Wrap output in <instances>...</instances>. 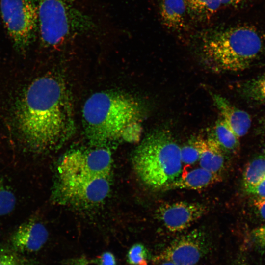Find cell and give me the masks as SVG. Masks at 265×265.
<instances>
[{"label": "cell", "mask_w": 265, "mask_h": 265, "mask_svg": "<svg viewBox=\"0 0 265 265\" xmlns=\"http://www.w3.org/2000/svg\"><path fill=\"white\" fill-rule=\"evenodd\" d=\"M12 109L16 134L32 153L59 148L75 132L71 93L63 80L54 75L34 79L17 96Z\"/></svg>", "instance_id": "1"}, {"label": "cell", "mask_w": 265, "mask_h": 265, "mask_svg": "<svg viewBox=\"0 0 265 265\" xmlns=\"http://www.w3.org/2000/svg\"><path fill=\"white\" fill-rule=\"evenodd\" d=\"M82 115L88 141L94 147H107L139 141L145 108L132 95L119 91H103L87 98Z\"/></svg>", "instance_id": "2"}, {"label": "cell", "mask_w": 265, "mask_h": 265, "mask_svg": "<svg viewBox=\"0 0 265 265\" xmlns=\"http://www.w3.org/2000/svg\"><path fill=\"white\" fill-rule=\"evenodd\" d=\"M101 0H38L42 45L57 49L83 36L116 31Z\"/></svg>", "instance_id": "3"}, {"label": "cell", "mask_w": 265, "mask_h": 265, "mask_svg": "<svg viewBox=\"0 0 265 265\" xmlns=\"http://www.w3.org/2000/svg\"><path fill=\"white\" fill-rule=\"evenodd\" d=\"M75 149L66 153L57 168L55 196L74 206L88 207L108 196L113 160L107 147Z\"/></svg>", "instance_id": "4"}, {"label": "cell", "mask_w": 265, "mask_h": 265, "mask_svg": "<svg viewBox=\"0 0 265 265\" xmlns=\"http://www.w3.org/2000/svg\"><path fill=\"white\" fill-rule=\"evenodd\" d=\"M264 41L251 26L239 25L212 32L201 43L202 59L215 72H238L249 67L263 50Z\"/></svg>", "instance_id": "5"}, {"label": "cell", "mask_w": 265, "mask_h": 265, "mask_svg": "<svg viewBox=\"0 0 265 265\" xmlns=\"http://www.w3.org/2000/svg\"><path fill=\"white\" fill-rule=\"evenodd\" d=\"M132 164L138 178L153 190H163L179 177L181 147L168 130H154L134 152Z\"/></svg>", "instance_id": "6"}, {"label": "cell", "mask_w": 265, "mask_h": 265, "mask_svg": "<svg viewBox=\"0 0 265 265\" xmlns=\"http://www.w3.org/2000/svg\"><path fill=\"white\" fill-rule=\"evenodd\" d=\"M1 16L16 50L25 53L38 31L37 4L33 0H1Z\"/></svg>", "instance_id": "7"}, {"label": "cell", "mask_w": 265, "mask_h": 265, "mask_svg": "<svg viewBox=\"0 0 265 265\" xmlns=\"http://www.w3.org/2000/svg\"><path fill=\"white\" fill-rule=\"evenodd\" d=\"M210 248L206 234L194 230L174 240L154 257L153 262L156 264L170 261L177 265H196L208 254Z\"/></svg>", "instance_id": "8"}, {"label": "cell", "mask_w": 265, "mask_h": 265, "mask_svg": "<svg viewBox=\"0 0 265 265\" xmlns=\"http://www.w3.org/2000/svg\"><path fill=\"white\" fill-rule=\"evenodd\" d=\"M207 207L197 202L177 201L164 203L157 210L156 216L169 231L181 232L204 216Z\"/></svg>", "instance_id": "9"}, {"label": "cell", "mask_w": 265, "mask_h": 265, "mask_svg": "<svg viewBox=\"0 0 265 265\" xmlns=\"http://www.w3.org/2000/svg\"><path fill=\"white\" fill-rule=\"evenodd\" d=\"M48 238L45 225L35 217H31L16 229L10 237V243L16 251L33 253L42 248Z\"/></svg>", "instance_id": "10"}, {"label": "cell", "mask_w": 265, "mask_h": 265, "mask_svg": "<svg viewBox=\"0 0 265 265\" xmlns=\"http://www.w3.org/2000/svg\"><path fill=\"white\" fill-rule=\"evenodd\" d=\"M212 98L215 106L220 112L221 118L230 129L238 138L245 135L251 124L249 114L236 107L220 95L213 94Z\"/></svg>", "instance_id": "11"}, {"label": "cell", "mask_w": 265, "mask_h": 265, "mask_svg": "<svg viewBox=\"0 0 265 265\" xmlns=\"http://www.w3.org/2000/svg\"><path fill=\"white\" fill-rule=\"evenodd\" d=\"M199 154L200 167L211 172L220 174L224 164L223 150L213 138H200L193 141Z\"/></svg>", "instance_id": "12"}, {"label": "cell", "mask_w": 265, "mask_h": 265, "mask_svg": "<svg viewBox=\"0 0 265 265\" xmlns=\"http://www.w3.org/2000/svg\"><path fill=\"white\" fill-rule=\"evenodd\" d=\"M220 180V174L213 173L200 167L190 170L183 177H179L169 184L164 190L183 189L200 190Z\"/></svg>", "instance_id": "13"}, {"label": "cell", "mask_w": 265, "mask_h": 265, "mask_svg": "<svg viewBox=\"0 0 265 265\" xmlns=\"http://www.w3.org/2000/svg\"><path fill=\"white\" fill-rule=\"evenodd\" d=\"M159 12L164 26L172 31H181L186 26L187 15L184 0H160Z\"/></svg>", "instance_id": "14"}, {"label": "cell", "mask_w": 265, "mask_h": 265, "mask_svg": "<svg viewBox=\"0 0 265 265\" xmlns=\"http://www.w3.org/2000/svg\"><path fill=\"white\" fill-rule=\"evenodd\" d=\"M187 15L199 22L210 19L221 6L219 0H184Z\"/></svg>", "instance_id": "15"}, {"label": "cell", "mask_w": 265, "mask_h": 265, "mask_svg": "<svg viewBox=\"0 0 265 265\" xmlns=\"http://www.w3.org/2000/svg\"><path fill=\"white\" fill-rule=\"evenodd\" d=\"M265 177V155L253 159L246 166L243 174L242 184L248 193Z\"/></svg>", "instance_id": "16"}, {"label": "cell", "mask_w": 265, "mask_h": 265, "mask_svg": "<svg viewBox=\"0 0 265 265\" xmlns=\"http://www.w3.org/2000/svg\"><path fill=\"white\" fill-rule=\"evenodd\" d=\"M214 139L224 150L235 152L238 149V137L230 129L222 118L218 119L214 127Z\"/></svg>", "instance_id": "17"}, {"label": "cell", "mask_w": 265, "mask_h": 265, "mask_svg": "<svg viewBox=\"0 0 265 265\" xmlns=\"http://www.w3.org/2000/svg\"><path fill=\"white\" fill-rule=\"evenodd\" d=\"M241 93L248 100L265 103V74L243 83L241 86Z\"/></svg>", "instance_id": "18"}, {"label": "cell", "mask_w": 265, "mask_h": 265, "mask_svg": "<svg viewBox=\"0 0 265 265\" xmlns=\"http://www.w3.org/2000/svg\"><path fill=\"white\" fill-rule=\"evenodd\" d=\"M16 204L14 193L0 175V218L11 213Z\"/></svg>", "instance_id": "19"}, {"label": "cell", "mask_w": 265, "mask_h": 265, "mask_svg": "<svg viewBox=\"0 0 265 265\" xmlns=\"http://www.w3.org/2000/svg\"><path fill=\"white\" fill-rule=\"evenodd\" d=\"M149 252L142 244L133 245L129 250L127 259L129 264L132 265H147Z\"/></svg>", "instance_id": "20"}, {"label": "cell", "mask_w": 265, "mask_h": 265, "mask_svg": "<svg viewBox=\"0 0 265 265\" xmlns=\"http://www.w3.org/2000/svg\"><path fill=\"white\" fill-rule=\"evenodd\" d=\"M199 152L193 141L181 147V158L182 163L190 165L199 160Z\"/></svg>", "instance_id": "21"}, {"label": "cell", "mask_w": 265, "mask_h": 265, "mask_svg": "<svg viewBox=\"0 0 265 265\" xmlns=\"http://www.w3.org/2000/svg\"><path fill=\"white\" fill-rule=\"evenodd\" d=\"M251 236L255 244L265 251V224L254 229Z\"/></svg>", "instance_id": "22"}, {"label": "cell", "mask_w": 265, "mask_h": 265, "mask_svg": "<svg viewBox=\"0 0 265 265\" xmlns=\"http://www.w3.org/2000/svg\"><path fill=\"white\" fill-rule=\"evenodd\" d=\"M0 265H23L20 260L13 253L7 251Z\"/></svg>", "instance_id": "23"}, {"label": "cell", "mask_w": 265, "mask_h": 265, "mask_svg": "<svg viewBox=\"0 0 265 265\" xmlns=\"http://www.w3.org/2000/svg\"><path fill=\"white\" fill-rule=\"evenodd\" d=\"M249 193L259 198H265V177Z\"/></svg>", "instance_id": "24"}, {"label": "cell", "mask_w": 265, "mask_h": 265, "mask_svg": "<svg viewBox=\"0 0 265 265\" xmlns=\"http://www.w3.org/2000/svg\"><path fill=\"white\" fill-rule=\"evenodd\" d=\"M100 265H116L115 258L112 254L107 252L103 253L100 258Z\"/></svg>", "instance_id": "25"}, {"label": "cell", "mask_w": 265, "mask_h": 265, "mask_svg": "<svg viewBox=\"0 0 265 265\" xmlns=\"http://www.w3.org/2000/svg\"><path fill=\"white\" fill-rule=\"evenodd\" d=\"M254 205L261 217L265 220V198H257L254 201Z\"/></svg>", "instance_id": "26"}, {"label": "cell", "mask_w": 265, "mask_h": 265, "mask_svg": "<svg viewBox=\"0 0 265 265\" xmlns=\"http://www.w3.org/2000/svg\"><path fill=\"white\" fill-rule=\"evenodd\" d=\"M221 5L235 6L247 1L248 0H219Z\"/></svg>", "instance_id": "27"}, {"label": "cell", "mask_w": 265, "mask_h": 265, "mask_svg": "<svg viewBox=\"0 0 265 265\" xmlns=\"http://www.w3.org/2000/svg\"><path fill=\"white\" fill-rule=\"evenodd\" d=\"M7 250L3 248H0V265L2 262L3 257Z\"/></svg>", "instance_id": "28"}, {"label": "cell", "mask_w": 265, "mask_h": 265, "mask_svg": "<svg viewBox=\"0 0 265 265\" xmlns=\"http://www.w3.org/2000/svg\"><path fill=\"white\" fill-rule=\"evenodd\" d=\"M156 265H177L170 261H162L156 264Z\"/></svg>", "instance_id": "29"}, {"label": "cell", "mask_w": 265, "mask_h": 265, "mask_svg": "<svg viewBox=\"0 0 265 265\" xmlns=\"http://www.w3.org/2000/svg\"><path fill=\"white\" fill-rule=\"evenodd\" d=\"M235 265H249L247 262H246L243 259L238 260L237 262H236Z\"/></svg>", "instance_id": "30"}, {"label": "cell", "mask_w": 265, "mask_h": 265, "mask_svg": "<svg viewBox=\"0 0 265 265\" xmlns=\"http://www.w3.org/2000/svg\"><path fill=\"white\" fill-rule=\"evenodd\" d=\"M264 155H265V148L264 149Z\"/></svg>", "instance_id": "31"}]
</instances>
